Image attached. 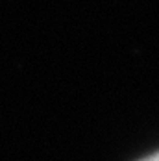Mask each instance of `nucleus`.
Masks as SVG:
<instances>
[{"label": "nucleus", "mask_w": 159, "mask_h": 161, "mask_svg": "<svg viewBox=\"0 0 159 161\" xmlns=\"http://www.w3.org/2000/svg\"><path fill=\"white\" fill-rule=\"evenodd\" d=\"M143 161H159V154H154V156H150V158H146Z\"/></svg>", "instance_id": "nucleus-1"}]
</instances>
